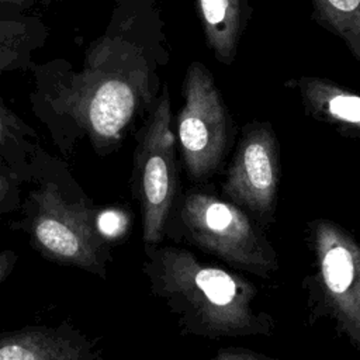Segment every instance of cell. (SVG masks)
I'll use <instances>...</instances> for the list:
<instances>
[{"mask_svg":"<svg viewBox=\"0 0 360 360\" xmlns=\"http://www.w3.org/2000/svg\"><path fill=\"white\" fill-rule=\"evenodd\" d=\"M169 60L160 1L115 0L105 30L87 45L79 69L62 58L34 63L31 110L63 158L82 139L97 156H108L155 105Z\"/></svg>","mask_w":360,"mask_h":360,"instance_id":"obj_1","label":"cell"},{"mask_svg":"<svg viewBox=\"0 0 360 360\" xmlns=\"http://www.w3.org/2000/svg\"><path fill=\"white\" fill-rule=\"evenodd\" d=\"M145 256L152 294L187 333L210 339L273 333L274 321L257 307L256 285L248 278L180 246L145 245Z\"/></svg>","mask_w":360,"mask_h":360,"instance_id":"obj_2","label":"cell"},{"mask_svg":"<svg viewBox=\"0 0 360 360\" xmlns=\"http://www.w3.org/2000/svg\"><path fill=\"white\" fill-rule=\"evenodd\" d=\"M31 188L21 200V218L10 229L24 232L44 259L107 277L114 239L101 226V210L76 181L65 160L44 148L35 159Z\"/></svg>","mask_w":360,"mask_h":360,"instance_id":"obj_3","label":"cell"},{"mask_svg":"<svg viewBox=\"0 0 360 360\" xmlns=\"http://www.w3.org/2000/svg\"><path fill=\"white\" fill-rule=\"evenodd\" d=\"M166 235L184 239L228 266L257 277H269L278 269L276 249L262 225L239 205L208 191L177 193Z\"/></svg>","mask_w":360,"mask_h":360,"instance_id":"obj_4","label":"cell"},{"mask_svg":"<svg viewBox=\"0 0 360 360\" xmlns=\"http://www.w3.org/2000/svg\"><path fill=\"white\" fill-rule=\"evenodd\" d=\"M173 122L169 87L163 83L155 105L135 132L131 190L141 208L145 245L160 243L165 238V226L177 195Z\"/></svg>","mask_w":360,"mask_h":360,"instance_id":"obj_5","label":"cell"},{"mask_svg":"<svg viewBox=\"0 0 360 360\" xmlns=\"http://www.w3.org/2000/svg\"><path fill=\"white\" fill-rule=\"evenodd\" d=\"M183 104L176 117V142L191 180H204L222 162L235 125L211 70L200 60L187 66Z\"/></svg>","mask_w":360,"mask_h":360,"instance_id":"obj_6","label":"cell"},{"mask_svg":"<svg viewBox=\"0 0 360 360\" xmlns=\"http://www.w3.org/2000/svg\"><path fill=\"white\" fill-rule=\"evenodd\" d=\"M315 284L321 308L360 350V245L330 219L311 224Z\"/></svg>","mask_w":360,"mask_h":360,"instance_id":"obj_7","label":"cell"},{"mask_svg":"<svg viewBox=\"0 0 360 360\" xmlns=\"http://www.w3.org/2000/svg\"><path fill=\"white\" fill-rule=\"evenodd\" d=\"M280 179V149L269 122H249L228 167L222 194L262 226L273 218Z\"/></svg>","mask_w":360,"mask_h":360,"instance_id":"obj_8","label":"cell"},{"mask_svg":"<svg viewBox=\"0 0 360 360\" xmlns=\"http://www.w3.org/2000/svg\"><path fill=\"white\" fill-rule=\"evenodd\" d=\"M0 360H103L97 342L69 321L0 335Z\"/></svg>","mask_w":360,"mask_h":360,"instance_id":"obj_9","label":"cell"},{"mask_svg":"<svg viewBox=\"0 0 360 360\" xmlns=\"http://www.w3.org/2000/svg\"><path fill=\"white\" fill-rule=\"evenodd\" d=\"M297 90L304 110L345 135L360 138V94L325 77L300 76L287 83Z\"/></svg>","mask_w":360,"mask_h":360,"instance_id":"obj_10","label":"cell"},{"mask_svg":"<svg viewBox=\"0 0 360 360\" xmlns=\"http://www.w3.org/2000/svg\"><path fill=\"white\" fill-rule=\"evenodd\" d=\"M205 44L215 60L231 66L252 17L249 0H194Z\"/></svg>","mask_w":360,"mask_h":360,"instance_id":"obj_11","label":"cell"},{"mask_svg":"<svg viewBox=\"0 0 360 360\" xmlns=\"http://www.w3.org/2000/svg\"><path fill=\"white\" fill-rule=\"evenodd\" d=\"M48 25L37 14L0 8V75L31 70L34 55L45 46Z\"/></svg>","mask_w":360,"mask_h":360,"instance_id":"obj_12","label":"cell"},{"mask_svg":"<svg viewBox=\"0 0 360 360\" xmlns=\"http://www.w3.org/2000/svg\"><path fill=\"white\" fill-rule=\"evenodd\" d=\"M42 149L32 127L13 112L0 98V169L22 184L32 180L35 159Z\"/></svg>","mask_w":360,"mask_h":360,"instance_id":"obj_13","label":"cell"},{"mask_svg":"<svg viewBox=\"0 0 360 360\" xmlns=\"http://www.w3.org/2000/svg\"><path fill=\"white\" fill-rule=\"evenodd\" d=\"M312 17L360 62V0H311Z\"/></svg>","mask_w":360,"mask_h":360,"instance_id":"obj_14","label":"cell"},{"mask_svg":"<svg viewBox=\"0 0 360 360\" xmlns=\"http://www.w3.org/2000/svg\"><path fill=\"white\" fill-rule=\"evenodd\" d=\"M22 186L20 180L0 169V217L20 210Z\"/></svg>","mask_w":360,"mask_h":360,"instance_id":"obj_15","label":"cell"},{"mask_svg":"<svg viewBox=\"0 0 360 360\" xmlns=\"http://www.w3.org/2000/svg\"><path fill=\"white\" fill-rule=\"evenodd\" d=\"M208 360H280V359H274V357L256 353L248 349L225 347V349H221L214 357Z\"/></svg>","mask_w":360,"mask_h":360,"instance_id":"obj_16","label":"cell"},{"mask_svg":"<svg viewBox=\"0 0 360 360\" xmlns=\"http://www.w3.org/2000/svg\"><path fill=\"white\" fill-rule=\"evenodd\" d=\"M18 260V253L11 249L0 250V285L11 274L15 263Z\"/></svg>","mask_w":360,"mask_h":360,"instance_id":"obj_17","label":"cell"},{"mask_svg":"<svg viewBox=\"0 0 360 360\" xmlns=\"http://www.w3.org/2000/svg\"><path fill=\"white\" fill-rule=\"evenodd\" d=\"M58 0H0V8H14L27 11L30 8L49 6L51 3H55Z\"/></svg>","mask_w":360,"mask_h":360,"instance_id":"obj_18","label":"cell"}]
</instances>
